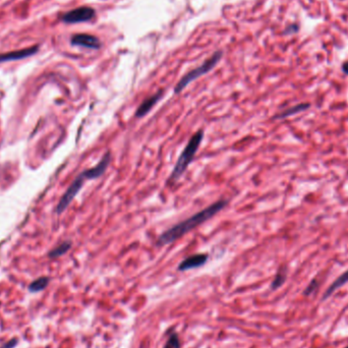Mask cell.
<instances>
[{
    "instance_id": "cell-19",
    "label": "cell",
    "mask_w": 348,
    "mask_h": 348,
    "mask_svg": "<svg viewBox=\"0 0 348 348\" xmlns=\"http://www.w3.org/2000/svg\"><path fill=\"white\" fill-rule=\"evenodd\" d=\"M342 70L345 74H348V62H344L342 66Z\"/></svg>"
},
{
    "instance_id": "cell-8",
    "label": "cell",
    "mask_w": 348,
    "mask_h": 348,
    "mask_svg": "<svg viewBox=\"0 0 348 348\" xmlns=\"http://www.w3.org/2000/svg\"><path fill=\"white\" fill-rule=\"evenodd\" d=\"M208 258L209 256L207 254H196L190 256L186 258H184L178 265V270L180 272H184L188 270L200 268L207 263Z\"/></svg>"
},
{
    "instance_id": "cell-16",
    "label": "cell",
    "mask_w": 348,
    "mask_h": 348,
    "mask_svg": "<svg viewBox=\"0 0 348 348\" xmlns=\"http://www.w3.org/2000/svg\"><path fill=\"white\" fill-rule=\"evenodd\" d=\"M180 347H182V343L180 341V337H178V333L173 332L169 336V338L166 341L163 348H180Z\"/></svg>"
},
{
    "instance_id": "cell-14",
    "label": "cell",
    "mask_w": 348,
    "mask_h": 348,
    "mask_svg": "<svg viewBox=\"0 0 348 348\" xmlns=\"http://www.w3.org/2000/svg\"><path fill=\"white\" fill-rule=\"evenodd\" d=\"M70 248H72V242H64L60 244V246H57L56 248H54L52 250H50L49 254H48V256L50 258H60V256L66 254Z\"/></svg>"
},
{
    "instance_id": "cell-18",
    "label": "cell",
    "mask_w": 348,
    "mask_h": 348,
    "mask_svg": "<svg viewBox=\"0 0 348 348\" xmlns=\"http://www.w3.org/2000/svg\"><path fill=\"white\" fill-rule=\"evenodd\" d=\"M18 340L16 338H14L10 341H8L6 343H4L0 348H14L18 345Z\"/></svg>"
},
{
    "instance_id": "cell-15",
    "label": "cell",
    "mask_w": 348,
    "mask_h": 348,
    "mask_svg": "<svg viewBox=\"0 0 348 348\" xmlns=\"http://www.w3.org/2000/svg\"><path fill=\"white\" fill-rule=\"evenodd\" d=\"M286 278H287V268L285 266H283L278 270V272H277V274H276V276L271 284V288L273 290L278 289L279 287H281L284 284V282L286 281Z\"/></svg>"
},
{
    "instance_id": "cell-1",
    "label": "cell",
    "mask_w": 348,
    "mask_h": 348,
    "mask_svg": "<svg viewBox=\"0 0 348 348\" xmlns=\"http://www.w3.org/2000/svg\"><path fill=\"white\" fill-rule=\"evenodd\" d=\"M227 205H228L227 200H219L213 202V204L210 205L209 207L194 214L192 217L178 223L176 225H173L169 229L165 230L158 238L157 244L159 246H163L180 240L182 236L188 234V232L192 231V229L196 228L198 226L202 225V223H205L206 221L213 218L221 210H223Z\"/></svg>"
},
{
    "instance_id": "cell-6",
    "label": "cell",
    "mask_w": 348,
    "mask_h": 348,
    "mask_svg": "<svg viewBox=\"0 0 348 348\" xmlns=\"http://www.w3.org/2000/svg\"><path fill=\"white\" fill-rule=\"evenodd\" d=\"M110 161H111V153L108 151L104 154L102 159L94 167L84 170L82 172H80V174L84 176V180H97V178H101L103 174L106 172V170L109 167Z\"/></svg>"
},
{
    "instance_id": "cell-13",
    "label": "cell",
    "mask_w": 348,
    "mask_h": 348,
    "mask_svg": "<svg viewBox=\"0 0 348 348\" xmlns=\"http://www.w3.org/2000/svg\"><path fill=\"white\" fill-rule=\"evenodd\" d=\"M49 282H50V279L48 277H46V276L40 277V278L34 280L30 285H28V289L31 294H37V292H43V290H45L47 288Z\"/></svg>"
},
{
    "instance_id": "cell-11",
    "label": "cell",
    "mask_w": 348,
    "mask_h": 348,
    "mask_svg": "<svg viewBox=\"0 0 348 348\" xmlns=\"http://www.w3.org/2000/svg\"><path fill=\"white\" fill-rule=\"evenodd\" d=\"M308 108H310V103H300V104H298L296 106L290 107L288 109H285L284 111L280 112L279 114H276L274 116V120H284V118H289V116H292V115H296L298 113L306 111Z\"/></svg>"
},
{
    "instance_id": "cell-20",
    "label": "cell",
    "mask_w": 348,
    "mask_h": 348,
    "mask_svg": "<svg viewBox=\"0 0 348 348\" xmlns=\"http://www.w3.org/2000/svg\"><path fill=\"white\" fill-rule=\"evenodd\" d=\"M345 348H348V346H346V347H345Z\"/></svg>"
},
{
    "instance_id": "cell-9",
    "label": "cell",
    "mask_w": 348,
    "mask_h": 348,
    "mask_svg": "<svg viewBox=\"0 0 348 348\" xmlns=\"http://www.w3.org/2000/svg\"><path fill=\"white\" fill-rule=\"evenodd\" d=\"M163 97V91H159L157 92L156 94H154L153 96L147 98V99H144L140 104V106L138 107L136 113H134V116L138 118H142L146 116L155 106L156 104L161 100V98Z\"/></svg>"
},
{
    "instance_id": "cell-2",
    "label": "cell",
    "mask_w": 348,
    "mask_h": 348,
    "mask_svg": "<svg viewBox=\"0 0 348 348\" xmlns=\"http://www.w3.org/2000/svg\"><path fill=\"white\" fill-rule=\"evenodd\" d=\"M202 138H204V130H198V132H196V134L190 138L184 151L180 155L176 165H174L173 170L171 171V174L169 176L170 182H176L182 176V174L188 168L196 152L198 151Z\"/></svg>"
},
{
    "instance_id": "cell-17",
    "label": "cell",
    "mask_w": 348,
    "mask_h": 348,
    "mask_svg": "<svg viewBox=\"0 0 348 348\" xmlns=\"http://www.w3.org/2000/svg\"><path fill=\"white\" fill-rule=\"evenodd\" d=\"M316 287H318V280H316V279H314V280L308 284V286L306 288L304 294V296H310V294H312L314 292Z\"/></svg>"
},
{
    "instance_id": "cell-12",
    "label": "cell",
    "mask_w": 348,
    "mask_h": 348,
    "mask_svg": "<svg viewBox=\"0 0 348 348\" xmlns=\"http://www.w3.org/2000/svg\"><path fill=\"white\" fill-rule=\"evenodd\" d=\"M348 282V270L346 272H344L342 275H340L327 289V292H325L324 296H323V300H327L329 296H331L336 290L340 287H342L344 284H346Z\"/></svg>"
},
{
    "instance_id": "cell-3",
    "label": "cell",
    "mask_w": 348,
    "mask_h": 348,
    "mask_svg": "<svg viewBox=\"0 0 348 348\" xmlns=\"http://www.w3.org/2000/svg\"><path fill=\"white\" fill-rule=\"evenodd\" d=\"M221 57H222L221 51L215 52L204 64H200L196 68L190 70L186 76H184L182 78V80L178 82V84L176 86V88H174V93L176 94L182 93L192 82H194V80H196L198 78H200L202 76L208 74L209 72H211L217 66V64L220 62Z\"/></svg>"
},
{
    "instance_id": "cell-5",
    "label": "cell",
    "mask_w": 348,
    "mask_h": 348,
    "mask_svg": "<svg viewBox=\"0 0 348 348\" xmlns=\"http://www.w3.org/2000/svg\"><path fill=\"white\" fill-rule=\"evenodd\" d=\"M95 16V10L89 6H80L70 10L62 16V20L66 24H78L93 20Z\"/></svg>"
},
{
    "instance_id": "cell-4",
    "label": "cell",
    "mask_w": 348,
    "mask_h": 348,
    "mask_svg": "<svg viewBox=\"0 0 348 348\" xmlns=\"http://www.w3.org/2000/svg\"><path fill=\"white\" fill-rule=\"evenodd\" d=\"M84 182V178L80 173L78 176L74 178V180L72 182V184L68 186L64 194L62 196L60 200L58 202V204L56 206V213L58 215H60L68 209V207L70 205V202L74 200L76 196L78 194V192L82 188Z\"/></svg>"
},
{
    "instance_id": "cell-7",
    "label": "cell",
    "mask_w": 348,
    "mask_h": 348,
    "mask_svg": "<svg viewBox=\"0 0 348 348\" xmlns=\"http://www.w3.org/2000/svg\"><path fill=\"white\" fill-rule=\"evenodd\" d=\"M38 50H39L38 46H33L30 48L2 53V54H0V64L24 60V58H28V57L35 55L38 52Z\"/></svg>"
},
{
    "instance_id": "cell-10",
    "label": "cell",
    "mask_w": 348,
    "mask_h": 348,
    "mask_svg": "<svg viewBox=\"0 0 348 348\" xmlns=\"http://www.w3.org/2000/svg\"><path fill=\"white\" fill-rule=\"evenodd\" d=\"M70 43L74 46H82L89 49H99L101 42L99 39L90 34H76L70 39Z\"/></svg>"
}]
</instances>
